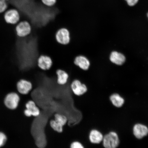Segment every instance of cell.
Instances as JSON below:
<instances>
[{"label":"cell","instance_id":"1","mask_svg":"<svg viewBox=\"0 0 148 148\" xmlns=\"http://www.w3.org/2000/svg\"><path fill=\"white\" fill-rule=\"evenodd\" d=\"M15 30L18 37L21 38H25L31 34L32 27L28 21L23 20L16 24Z\"/></svg>","mask_w":148,"mask_h":148},{"label":"cell","instance_id":"2","mask_svg":"<svg viewBox=\"0 0 148 148\" xmlns=\"http://www.w3.org/2000/svg\"><path fill=\"white\" fill-rule=\"evenodd\" d=\"M3 17L7 23L16 25L20 20V12L16 8H9L3 13Z\"/></svg>","mask_w":148,"mask_h":148},{"label":"cell","instance_id":"3","mask_svg":"<svg viewBox=\"0 0 148 148\" xmlns=\"http://www.w3.org/2000/svg\"><path fill=\"white\" fill-rule=\"evenodd\" d=\"M103 145L106 148H115L119 146L120 140L117 134L114 132H111L103 137Z\"/></svg>","mask_w":148,"mask_h":148},{"label":"cell","instance_id":"4","mask_svg":"<svg viewBox=\"0 0 148 148\" xmlns=\"http://www.w3.org/2000/svg\"><path fill=\"white\" fill-rule=\"evenodd\" d=\"M25 109L23 111L24 115L27 118L32 116L35 117L40 115V111L36 103L32 100L28 101L25 104Z\"/></svg>","mask_w":148,"mask_h":148},{"label":"cell","instance_id":"5","mask_svg":"<svg viewBox=\"0 0 148 148\" xmlns=\"http://www.w3.org/2000/svg\"><path fill=\"white\" fill-rule=\"evenodd\" d=\"M20 98L16 92H10L6 95L4 99L5 106L9 109L15 110L17 108L20 102Z\"/></svg>","mask_w":148,"mask_h":148},{"label":"cell","instance_id":"6","mask_svg":"<svg viewBox=\"0 0 148 148\" xmlns=\"http://www.w3.org/2000/svg\"><path fill=\"white\" fill-rule=\"evenodd\" d=\"M55 38L59 43L62 45H67L69 43L70 40L69 31L66 28H61L57 31Z\"/></svg>","mask_w":148,"mask_h":148},{"label":"cell","instance_id":"7","mask_svg":"<svg viewBox=\"0 0 148 148\" xmlns=\"http://www.w3.org/2000/svg\"><path fill=\"white\" fill-rule=\"evenodd\" d=\"M16 88L19 93L23 95L29 93L33 88L32 83L25 79H21L16 83Z\"/></svg>","mask_w":148,"mask_h":148},{"label":"cell","instance_id":"8","mask_svg":"<svg viewBox=\"0 0 148 148\" xmlns=\"http://www.w3.org/2000/svg\"><path fill=\"white\" fill-rule=\"evenodd\" d=\"M70 87L73 93L77 96L83 95L88 90V88L86 85L77 79L72 81Z\"/></svg>","mask_w":148,"mask_h":148},{"label":"cell","instance_id":"9","mask_svg":"<svg viewBox=\"0 0 148 148\" xmlns=\"http://www.w3.org/2000/svg\"><path fill=\"white\" fill-rule=\"evenodd\" d=\"M37 64L40 69L46 71L50 69L52 66V60L49 56L42 55L38 57Z\"/></svg>","mask_w":148,"mask_h":148},{"label":"cell","instance_id":"10","mask_svg":"<svg viewBox=\"0 0 148 148\" xmlns=\"http://www.w3.org/2000/svg\"><path fill=\"white\" fill-rule=\"evenodd\" d=\"M133 130L134 136L138 139L143 138L148 134V127L140 123L135 125L133 127Z\"/></svg>","mask_w":148,"mask_h":148},{"label":"cell","instance_id":"11","mask_svg":"<svg viewBox=\"0 0 148 148\" xmlns=\"http://www.w3.org/2000/svg\"><path fill=\"white\" fill-rule=\"evenodd\" d=\"M74 63L81 69L87 70L90 66V62L88 58L84 56L79 55L76 57L74 59Z\"/></svg>","mask_w":148,"mask_h":148},{"label":"cell","instance_id":"12","mask_svg":"<svg viewBox=\"0 0 148 148\" xmlns=\"http://www.w3.org/2000/svg\"><path fill=\"white\" fill-rule=\"evenodd\" d=\"M102 134L96 129H92L90 131L88 139L90 143L92 144H99L102 141L103 138Z\"/></svg>","mask_w":148,"mask_h":148},{"label":"cell","instance_id":"13","mask_svg":"<svg viewBox=\"0 0 148 148\" xmlns=\"http://www.w3.org/2000/svg\"><path fill=\"white\" fill-rule=\"evenodd\" d=\"M110 60L112 63L118 65H121L125 61V57L121 53L113 51L111 53Z\"/></svg>","mask_w":148,"mask_h":148},{"label":"cell","instance_id":"14","mask_svg":"<svg viewBox=\"0 0 148 148\" xmlns=\"http://www.w3.org/2000/svg\"><path fill=\"white\" fill-rule=\"evenodd\" d=\"M57 76V83L59 85H64L67 83L69 79L68 74L64 70H57L56 71Z\"/></svg>","mask_w":148,"mask_h":148},{"label":"cell","instance_id":"15","mask_svg":"<svg viewBox=\"0 0 148 148\" xmlns=\"http://www.w3.org/2000/svg\"><path fill=\"white\" fill-rule=\"evenodd\" d=\"M110 101L112 104L116 107H121L123 106L125 103L123 98L118 94H114L110 96Z\"/></svg>","mask_w":148,"mask_h":148},{"label":"cell","instance_id":"16","mask_svg":"<svg viewBox=\"0 0 148 148\" xmlns=\"http://www.w3.org/2000/svg\"><path fill=\"white\" fill-rule=\"evenodd\" d=\"M54 116L55 121L61 127H63L67 123V118L64 114L57 113L55 114Z\"/></svg>","mask_w":148,"mask_h":148},{"label":"cell","instance_id":"17","mask_svg":"<svg viewBox=\"0 0 148 148\" xmlns=\"http://www.w3.org/2000/svg\"><path fill=\"white\" fill-rule=\"evenodd\" d=\"M49 124L52 128L53 130L58 133H61L63 131V127L59 125L54 119H51L49 121Z\"/></svg>","mask_w":148,"mask_h":148},{"label":"cell","instance_id":"18","mask_svg":"<svg viewBox=\"0 0 148 148\" xmlns=\"http://www.w3.org/2000/svg\"><path fill=\"white\" fill-rule=\"evenodd\" d=\"M8 9V2L0 0V14L4 13Z\"/></svg>","mask_w":148,"mask_h":148},{"label":"cell","instance_id":"19","mask_svg":"<svg viewBox=\"0 0 148 148\" xmlns=\"http://www.w3.org/2000/svg\"><path fill=\"white\" fill-rule=\"evenodd\" d=\"M7 140V138L4 133L0 132V147L5 145Z\"/></svg>","mask_w":148,"mask_h":148},{"label":"cell","instance_id":"20","mask_svg":"<svg viewBox=\"0 0 148 148\" xmlns=\"http://www.w3.org/2000/svg\"><path fill=\"white\" fill-rule=\"evenodd\" d=\"M42 2L46 6L51 7L54 5L56 3V0H41Z\"/></svg>","mask_w":148,"mask_h":148},{"label":"cell","instance_id":"21","mask_svg":"<svg viewBox=\"0 0 148 148\" xmlns=\"http://www.w3.org/2000/svg\"><path fill=\"white\" fill-rule=\"evenodd\" d=\"M81 142L78 141H73L71 144L70 148H84Z\"/></svg>","mask_w":148,"mask_h":148},{"label":"cell","instance_id":"22","mask_svg":"<svg viewBox=\"0 0 148 148\" xmlns=\"http://www.w3.org/2000/svg\"><path fill=\"white\" fill-rule=\"evenodd\" d=\"M129 6H133L138 2V0H125Z\"/></svg>","mask_w":148,"mask_h":148},{"label":"cell","instance_id":"23","mask_svg":"<svg viewBox=\"0 0 148 148\" xmlns=\"http://www.w3.org/2000/svg\"><path fill=\"white\" fill-rule=\"evenodd\" d=\"M2 1H10V0H2Z\"/></svg>","mask_w":148,"mask_h":148},{"label":"cell","instance_id":"24","mask_svg":"<svg viewBox=\"0 0 148 148\" xmlns=\"http://www.w3.org/2000/svg\"><path fill=\"white\" fill-rule=\"evenodd\" d=\"M147 16L148 18V13L147 14Z\"/></svg>","mask_w":148,"mask_h":148}]
</instances>
